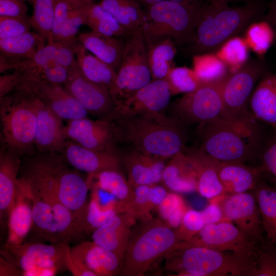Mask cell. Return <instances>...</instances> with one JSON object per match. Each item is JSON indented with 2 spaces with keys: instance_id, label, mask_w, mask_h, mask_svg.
Instances as JSON below:
<instances>
[{
  "instance_id": "6da1fadb",
  "label": "cell",
  "mask_w": 276,
  "mask_h": 276,
  "mask_svg": "<svg viewBox=\"0 0 276 276\" xmlns=\"http://www.w3.org/2000/svg\"><path fill=\"white\" fill-rule=\"evenodd\" d=\"M264 6L252 0L242 6H215L209 2L203 6L195 30L193 40L187 51L193 56L216 53L227 41L246 31L261 17Z\"/></svg>"
},
{
  "instance_id": "7a4b0ae2",
  "label": "cell",
  "mask_w": 276,
  "mask_h": 276,
  "mask_svg": "<svg viewBox=\"0 0 276 276\" xmlns=\"http://www.w3.org/2000/svg\"><path fill=\"white\" fill-rule=\"evenodd\" d=\"M250 114L203 125L200 148L221 162L256 161L267 133Z\"/></svg>"
},
{
  "instance_id": "3957f363",
  "label": "cell",
  "mask_w": 276,
  "mask_h": 276,
  "mask_svg": "<svg viewBox=\"0 0 276 276\" xmlns=\"http://www.w3.org/2000/svg\"><path fill=\"white\" fill-rule=\"evenodd\" d=\"M112 120L120 141L147 154L165 160L184 152L185 124L174 118L160 113Z\"/></svg>"
},
{
  "instance_id": "277c9868",
  "label": "cell",
  "mask_w": 276,
  "mask_h": 276,
  "mask_svg": "<svg viewBox=\"0 0 276 276\" xmlns=\"http://www.w3.org/2000/svg\"><path fill=\"white\" fill-rule=\"evenodd\" d=\"M167 256L169 270L190 276H254L257 258L186 241L179 242Z\"/></svg>"
},
{
  "instance_id": "5b68a950",
  "label": "cell",
  "mask_w": 276,
  "mask_h": 276,
  "mask_svg": "<svg viewBox=\"0 0 276 276\" xmlns=\"http://www.w3.org/2000/svg\"><path fill=\"white\" fill-rule=\"evenodd\" d=\"M205 3L165 1L145 8L143 32L147 49L168 38L179 46L191 43Z\"/></svg>"
},
{
  "instance_id": "8992f818",
  "label": "cell",
  "mask_w": 276,
  "mask_h": 276,
  "mask_svg": "<svg viewBox=\"0 0 276 276\" xmlns=\"http://www.w3.org/2000/svg\"><path fill=\"white\" fill-rule=\"evenodd\" d=\"M180 239L176 231L166 223L148 219L130 236L125 250L121 274L142 276L160 258L166 256Z\"/></svg>"
},
{
  "instance_id": "52a82bcc",
  "label": "cell",
  "mask_w": 276,
  "mask_h": 276,
  "mask_svg": "<svg viewBox=\"0 0 276 276\" xmlns=\"http://www.w3.org/2000/svg\"><path fill=\"white\" fill-rule=\"evenodd\" d=\"M25 165L52 186L61 202L72 214L74 222L82 218L89 202V185L67 166L62 156L45 154L32 158Z\"/></svg>"
},
{
  "instance_id": "ba28073f",
  "label": "cell",
  "mask_w": 276,
  "mask_h": 276,
  "mask_svg": "<svg viewBox=\"0 0 276 276\" xmlns=\"http://www.w3.org/2000/svg\"><path fill=\"white\" fill-rule=\"evenodd\" d=\"M14 89V94L1 98V130L7 146L20 150L34 143L37 125L35 96Z\"/></svg>"
},
{
  "instance_id": "9c48e42d",
  "label": "cell",
  "mask_w": 276,
  "mask_h": 276,
  "mask_svg": "<svg viewBox=\"0 0 276 276\" xmlns=\"http://www.w3.org/2000/svg\"><path fill=\"white\" fill-rule=\"evenodd\" d=\"M125 42L121 64L110 93L115 106L152 81L143 29L131 32Z\"/></svg>"
},
{
  "instance_id": "30bf717a",
  "label": "cell",
  "mask_w": 276,
  "mask_h": 276,
  "mask_svg": "<svg viewBox=\"0 0 276 276\" xmlns=\"http://www.w3.org/2000/svg\"><path fill=\"white\" fill-rule=\"evenodd\" d=\"M227 76L219 81L202 83L195 90L184 94L171 105V117L185 124L202 126L223 118L222 88Z\"/></svg>"
},
{
  "instance_id": "8fae6325",
  "label": "cell",
  "mask_w": 276,
  "mask_h": 276,
  "mask_svg": "<svg viewBox=\"0 0 276 276\" xmlns=\"http://www.w3.org/2000/svg\"><path fill=\"white\" fill-rule=\"evenodd\" d=\"M266 68L261 60H247L227 76L222 88L223 118L235 119L250 114L249 98Z\"/></svg>"
},
{
  "instance_id": "7c38bea8",
  "label": "cell",
  "mask_w": 276,
  "mask_h": 276,
  "mask_svg": "<svg viewBox=\"0 0 276 276\" xmlns=\"http://www.w3.org/2000/svg\"><path fill=\"white\" fill-rule=\"evenodd\" d=\"M22 272L36 268L68 270L71 260L70 244L25 242L18 245L5 244L1 249Z\"/></svg>"
},
{
  "instance_id": "4fadbf2b",
  "label": "cell",
  "mask_w": 276,
  "mask_h": 276,
  "mask_svg": "<svg viewBox=\"0 0 276 276\" xmlns=\"http://www.w3.org/2000/svg\"><path fill=\"white\" fill-rule=\"evenodd\" d=\"M186 242L222 251H231L234 254L252 257H257L260 243L245 235L228 220L206 225Z\"/></svg>"
},
{
  "instance_id": "5bb4252c",
  "label": "cell",
  "mask_w": 276,
  "mask_h": 276,
  "mask_svg": "<svg viewBox=\"0 0 276 276\" xmlns=\"http://www.w3.org/2000/svg\"><path fill=\"white\" fill-rule=\"evenodd\" d=\"M217 202L224 218L233 222L245 235L260 243L264 228L260 211L253 193H224Z\"/></svg>"
},
{
  "instance_id": "9a60e30c",
  "label": "cell",
  "mask_w": 276,
  "mask_h": 276,
  "mask_svg": "<svg viewBox=\"0 0 276 276\" xmlns=\"http://www.w3.org/2000/svg\"><path fill=\"white\" fill-rule=\"evenodd\" d=\"M166 79L152 80L115 106L111 119L164 113L172 96Z\"/></svg>"
},
{
  "instance_id": "2e32d148",
  "label": "cell",
  "mask_w": 276,
  "mask_h": 276,
  "mask_svg": "<svg viewBox=\"0 0 276 276\" xmlns=\"http://www.w3.org/2000/svg\"><path fill=\"white\" fill-rule=\"evenodd\" d=\"M15 88L33 94L62 119L70 121L87 116V111L63 85L27 79L19 74L18 82Z\"/></svg>"
},
{
  "instance_id": "e0dca14e",
  "label": "cell",
  "mask_w": 276,
  "mask_h": 276,
  "mask_svg": "<svg viewBox=\"0 0 276 276\" xmlns=\"http://www.w3.org/2000/svg\"><path fill=\"white\" fill-rule=\"evenodd\" d=\"M64 132L77 144L98 151L114 152L115 144L120 141L116 124L108 116L97 120L86 117L70 120Z\"/></svg>"
},
{
  "instance_id": "ac0fdd59",
  "label": "cell",
  "mask_w": 276,
  "mask_h": 276,
  "mask_svg": "<svg viewBox=\"0 0 276 276\" xmlns=\"http://www.w3.org/2000/svg\"><path fill=\"white\" fill-rule=\"evenodd\" d=\"M65 88L92 114L105 117L113 111L114 101L109 91L87 79L78 65L69 71Z\"/></svg>"
},
{
  "instance_id": "d6986e66",
  "label": "cell",
  "mask_w": 276,
  "mask_h": 276,
  "mask_svg": "<svg viewBox=\"0 0 276 276\" xmlns=\"http://www.w3.org/2000/svg\"><path fill=\"white\" fill-rule=\"evenodd\" d=\"M34 104L37 117L34 144L42 152L63 150L66 137L62 119L35 96Z\"/></svg>"
},
{
  "instance_id": "ffe728a7",
  "label": "cell",
  "mask_w": 276,
  "mask_h": 276,
  "mask_svg": "<svg viewBox=\"0 0 276 276\" xmlns=\"http://www.w3.org/2000/svg\"><path fill=\"white\" fill-rule=\"evenodd\" d=\"M33 225L32 202L29 186L21 176L18 178L15 201L8 221L6 244L18 245L23 243Z\"/></svg>"
},
{
  "instance_id": "44dd1931",
  "label": "cell",
  "mask_w": 276,
  "mask_h": 276,
  "mask_svg": "<svg viewBox=\"0 0 276 276\" xmlns=\"http://www.w3.org/2000/svg\"><path fill=\"white\" fill-rule=\"evenodd\" d=\"M63 150L67 163L90 177L104 170H119L121 159L114 152L95 150L66 141Z\"/></svg>"
},
{
  "instance_id": "7402d4cb",
  "label": "cell",
  "mask_w": 276,
  "mask_h": 276,
  "mask_svg": "<svg viewBox=\"0 0 276 276\" xmlns=\"http://www.w3.org/2000/svg\"><path fill=\"white\" fill-rule=\"evenodd\" d=\"M134 218L127 211L118 214L92 233V241L114 252L123 263Z\"/></svg>"
},
{
  "instance_id": "603a6c76",
  "label": "cell",
  "mask_w": 276,
  "mask_h": 276,
  "mask_svg": "<svg viewBox=\"0 0 276 276\" xmlns=\"http://www.w3.org/2000/svg\"><path fill=\"white\" fill-rule=\"evenodd\" d=\"M71 257L83 263L96 276H113L121 273L122 263L117 255L93 241H81L71 247Z\"/></svg>"
},
{
  "instance_id": "cb8c5ba5",
  "label": "cell",
  "mask_w": 276,
  "mask_h": 276,
  "mask_svg": "<svg viewBox=\"0 0 276 276\" xmlns=\"http://www.w3.org/2000/svg\"><path fill=\"white\" fill-rule=\"evenodd\" d=\"M194 170L197 191L203 197L213 199L225 193L218 177L220 162L201 149H195L186 153Z\"/></svg>"
},
{
  "instance_id": "d4e9b609",
  "label": "cell",
  "mask_w": 276,
  "mask_h": 276,
  "mask_svg": "<svg viewBox=\"0 0 276 276\" xmlns=\"http://www.w3.org/2000/svg\"><path fill=\"white\" fill-rule=\"evenodd\" d=\"M48 43L37 32L29 31L0 39V71L3 73L13 64L32 58Z\"/></svg>"
},
{
  "instance_id": "484cf974",
  "label": "cell",
  "mask_w": 276,
  "mask_h": 276,
  "mask_svg": "<svg viewBox=\"0 0 276 276\" xmlns=\"http://www.w3.org/2000/svg\"><path fill=\"white\" fill-rule=\"evenodd\" d=\"M248 107L258 121L276 128V72H266L259 80L249 98Z\"/></svg>"
},
{
  "instance_id": "4316f807",
  "label": "cell",
  "mask_w": 276,
  "mask_h": 276,
  "mask_svg": "<svg viewBox=\"0 0 276 276\" xmlns=\"http://www.w3.org/2000/svg\"><path fill=\"white\" fill-rule=\"evenodd\" d=\"M130 185L135 187L157 183L162 180L165 167L164 160L147 154L134 148L123 158Z\"/></svg>"
},
{
  "instance_id": "83f0119b",
  "label": "cell",
  "mask_w": 276,
  "mask_h": 276,
  "mask_svg": "<svg viewBox=\"0 0 276 276\" xmlns=\"http://www.w3.org/2000/svg\"><path fill=\"white\" fill-rule=\"evenodd\" d=\"M91 199L89 201L86 211L79 222L75 226L72 241H83L84 238L99 228L119 213L127 211L126 205L122 202L109 201L105 205H101L97 189L94 187Z\"/></svg>"
},
{
  "instance_id": "f1b7e54d",
  "label": "cell",
  "mask_w": 276,
  "mask_h": 276,
  "mask_svg": "<svg viewBox=\"0 0 276 276\" xmlns=\"http://www.w3.org/2000/svg\"><path fill=\"white\" fill-rule=\"evenodd\" d=\"M21 163L14 153L0 155V221L2 227L8 226V218L13 208Z\"/></svg>"
},
{
  "instance_id": "f546056e",
  "label": "cell",
  "mask_w": 276,
  "mask_h": 276,
  "mask_svg": "<svg viewBox=\"0 0 276 276\" xmlns=\"http://www.w3.org/2000/svg\"><path fill=\"white\" fill-rule=\"evenodd\" d=\"M77 40L95 56L118 71L125 48V38L105 35L91 31L81 33Z\"/></svg>"
},
{
  "instance_id": "4dcf8cb0",
  "label": "cell",
  "mask_w": 276,
  "mask_h": 276,
  "mask_svg": "<svg viewBox=\"0 0 276 276\" xmlns=\"http://www.w3.org/2000/svg\"><path fill=\"white\" fill-rule=\"evenodd\" d=\"M218 177L225 193L229 194L252 191L261 178L256 167L239 162H220Z\"/></svg>"
},
{
  "instance_id": "1f68e13d",
  "label": "cell",
  "mask_w": 276,
  "mask_h": 276,
  "mask_svg": "<svg viewBox=\"0 0 276 276\" xmlns=\"http://www.w3.org/2000/svg\"><path fill=\"white\" fill-rule=\"evenodd\" d=\"M162 181L175 192L197 191L195 172L186 153L181 152L170 158L164 168Z\"/></svg>"
},
{
  "instance_id": "d6a6232c",
  "label": "cell",
  "mask_w": 276,
  "mask_h": 276,
  "mask_svg": "<svg viewBox=\"0 0 276 276\" xmlns=\"http://www.w3.org/2000/svg\"><path fill=\"white\" fill-rule=\"evenodd\" d=\"M74 50L78 66L82 74L110 93L114 86L117 72L96 56L88 54L77 40L74 45Z\"/></svg>"
},
{
  "instance_id": "836d02e7",
  "label": "cell",
  "mask_w": 276,
  "mask_h": 276,
  "mask_svg": "<svg viewBox=\"0 0 276 276\" xmlns=\"http://www.w3.org/2000/svg\"><path fill=\"white\" fill-rule=\"evenodd\" d=\"M99 4L128 31L143 29L145 12L135 0H101Z\"/></svg>"
},
{
  "instance_id": "e575fe53",
  "label": "cell",
  "mask_w": 276,
  "mask_h": 276,
  "mask_svg": "<svg viewBox=\"0 0 276 276\" xmlns=\"http://www.w3.org/2000/svg\"><path fill=\"white\" fill-rule=\"evenodd\" d=\"M261 214L267 238L276 241V189L262 178L252 190Z\"/></svg>"
},
{
  "instance_id": "d590c367",
  "label": "cell",
  "mask_w": 276,
  "mask_h": 276,
  "mask_svg": "<svg viewBox=\"0 0 276 276\" xmlns=\"http://www.w3.org/2000/svg\"><path fill=\"white\" fill-rule=\"evenodd\" d=\"M96 179L94 186L113 195L123 202L128 211L133 199L134 190L128 179L118 170H107L90 177Z\"/></svg>"
},
{
  "instance_id": "8d00e7d4",
  "label": "cell",
  "mask_w": 276,
  "mask_h": 276,
  "mask_svg": "<svg viewBox=\"0 0 276 276\" xmlns=\"http://www.w3.org/2000/svg\"><path fill=\"white\" fill-rule=\"evenodd\" d=\"M176 52V44L170 38L147 49L148 62L152 80L166 78L173 67Z\"/></svg>"
},
{
  "instance_id": "74e56055",
  "label": "cell",
  "mask_w": 276,
  "mask_h": 276,
  "mask_svg": "<svg viewBox=\"0 0 276 276\" xmlns=\"http://www.w3.org/2000/svg\"><path fill=\"white\" fill-rule=\"evenodd\" d=\"M85 25L93 31L117 38H125L131 32L99 4L93 2L88 5Z\"/></svg>"
},
{
  "instance_id": "f35d334b",
  "label": "cell",
  "mask_w": 276,
  "mask_h": 276,
  "mask_svg": "<svg viewBox=\"0 0 276 276\" xmlns=\"http://www.w3.org/2000/svg\"><path fill=\"white\" fill-rule=\"evenodd\" d=\"M193 59V70L201 83L219 81L231 74L229 67L216 54L196 55Z\"/></svg>"
},
{
  "instance_id": "ab89813d",
  "label": "cell",
  "mask_w": 276,
  "mask_h": 276,
  "mask_svg": "<svg viewBox=\"0 0 276 276\" xmlns=\"http://www.w3.org/2000/svg\"><path fill=\"white\" fill-rule=\"evenodd\" d=\"M256 161L261 178L276 189V128L266 134Z\"/></svg>"
},
{
  "instance_id": "60d3db41",
  "label": "cell",
  "mask_w": 276,
  "mask_h": 276,
  "mask_svg": "<svg viewBox=\"0 0 276 276\" xmlns=\"http://www.w3.org/2000/svg\"><path fill=\"white\" fill-rule=\"evenodd\" d=\"M57 0H35L33 12L30 17L32 26L47 40L51 41Z\"/></svg>"
},
{
  "instance_id": "b9f144b4",
  "label": "cell",
  "mask_w": 276,
  "mask_h": 276,
  "mask_svg": "<svg viewBox=\"0 0 276 276\" xmlns=\"http://www.w3.org/2000/svg\"><path fill=\"white\" fill-rule=\"evenodd\" d=\"M165 79L169 84L172 96L192 92L202 83L193 69L185 66H173Z\"/></svg>"
},
{
  "instance_id": "7bdbcfd3",
  "label": "cell",
  "mask_w": 276,
  "mask_h": 276,
  "mask_svg": "<svg viewBox=\"0 0 276 276\" xmlns=\"http://www.w3.org/2000/svg\"><path fill=\"white\" fill-rule=\"evenodd\" d=\"M157 207L163 219L173 228L179 227L188 210L182 198L175 193H167Z\"/></svg>"
},
{
  "instance_id": "ee69618b",
  "label": "cell",
  "mask_w": 276,
  "mask_h": 276,
  "mask_svg": "<svg viewBox=\"0 0 276 276\" xmlns=\"http://www.w3.org/2000/svg\"><path fill=\"white\" fill-rule=\"evenodd\" d=\"M247 48L244 39L237 36L227 41L216 54L236 72L247 61Z\"/></svg>"
},
{
  "instance_id": "f6af8a7d",
  "label": "cell",
  "mask_w": 276,
  "mask_h": 276,
  "mask_svg": "<svg viewBox=\"0 0 276 276\" xmlns=\"http://www.w3.org/2000/svg\"><path fill=\"white\" fill-rule=\"evenodd\" d=\"M18 73L21 77L27 79L44 81L63 85L68 77L69 71L52 61L44 66L30 68Z\"/></svg>"
},
{
  "instance_id": "bcb514c9",
  "label": "cell",
  "mask_w": 276,
  "mask_h": 276,
  "mask_svg": "<svg viewBox=\"0 0 276 276\" xmlns=\"http://www.w3.org/2000/svg\"><path fill=\"white\" fill-rule=\"evenodd\" d=\"M274 244L268 238L267 240L264 239L260 243L254 276H276V247Z\"/></svg>"
},
{
  "instance_id": "7dc6e473",
  "label": "cell",
  "mask_w": 276,
  "mask_h": 276,
  "mask_svg": "<svg viewBox=\"0 0 276 276\" xmlns=\"http://www.w3.org/2000/svg\"><path fill=\"white\" fill-rule=\"evenodd\" d=\"M251 24L246 30V44L260 54L265 53L273 43V35L268 24L264 20Z\"/></svg>"
},
{
  "instance_id": "c3c4849f",
  "label": "cell",
  "mask_w": 276,
  "mask_h": 276,
  "mask_svg": "<svg viewBox=\"0 0 276 276\" xmlns=\"http://www.w3.org/2000/svg\"><path fill=\"white\" fill-rule=\"evenodd\" d=\"M93 0H57L51 41H56L64 20L72 13L80 10Z\"/></svg>"
},
{
  "instance_id": "681fc988",
  "label": "cell",
  "mask_w": 276,
  "mask_h": 276,
  "mask_svg": "<svg viewBox=\"0 0 276 276\" xmlns=\"http://www.w3.org/2000/svg\"><path fill=\"white\" fill-rule=\"evenodd\" d=\"M205 225L202 211L188 209L176 231L180 239L188 241Z\"/></svg>"
},
{
  "instance_id": "f907efd6",
  "label": "cell",
  "mask_w": 276,
  "mask_h": 276,
  "mask_svg": "<svg viewBox=\"0 0 276 276\" xmlns=\"http://www.w3.org/2000/svg\"><path fill=\"white\" fill-rule=\"evenodd\" d=\"M90 3L68 16L61 27L56 41H71L76 39V35L80 26L85 25Z\"/></svg>"
},
{
  "instance_id": "816d5d0a",
  "label": "cell",
  "mask_w": 276,
  "mask_h": 276,
  "mask_svg": "<svg viewBox=\"0 0 276 276\" xmlns=\"http://www.w3.org/2000/svg\"><path fill=\"white\" fill-rule=\"evenodd\" d=\"M30 17L0 16V39L17 36L30 31Z\"/></svg>"
},
{
  "instance_id": "f5cc1de1",
  "label": "cell",
  "mask_w": 276,
  "mask_h": 276,
  "mask_svg": "<svg viewBox=\"0 0 276 276\" xmlns=\"http://www.w3.org/2000/svg\"><path fill=\"white\" fill-rule=\"evenodd\" d=\"M151 185H140L134 188V197L129 212L134 216L145 215L155 206L150 197Z\"/></svg>"
},
{
  "instance_id": "db71d44e",
  "label": "cell",
  "mask_w": 276,
  "mask_h": 276,
  "mask_svg": "<svg viewBox=\"0 0 276 276\" xmlns=\"http://www.w3.org/2000/svg\"><path fill=\"white\" fill-rule=\"evenodd\" d=\"M77 40L71 41H58L54 61L67 68L68 71L78 65L74 45Z\"/></svg>"
},
{
  "instance_id": "11a10c76",
  "label": "cell",
  "mask_w": 276,
  "mask_h": 276,
  "mask_svg": "<svg viewBox=\"0 0 276 276\" xmlns=\"http://www.w3.org/2000/svg\"><path fill=\"white\" fill-rule=\"evenodd\" d=\"M27 6L23 0H0V16H27Z\"/></svg>"
},
{
  "instance_id": "9f6ffc18",
  "label": "cell",
  "mask_w": 276,
  "mask_h": 276,
  "mask_svg": "<svg viewBox=\"0 0 276 276\" xmlns=\"http://www.w3.org/2000/svg\"><path fill=\"white\" fill-rule=\"evenodd\" d=\"M201 211L205 225L226 220L220 205L217 201H212Z\"/></svg>"
},
{
  "instance_id": "6f0895ef",
  "label": "cell",
  "mask_w": 276,
  "mask_h": 276,
  "mask_svg": "<svg viewBox=\"0 0 276 276\" xmlns=\"http://www.w3.org/2000/svg\"><path fill=\"white\" fill-rule=\"evenodd\" d=\"M19 79V74L14 72L11 74L1 75L0 77V98L7 95L14 90L17 86Z\"/></svg>"
},
{
  "instance_id": "680465c9",
  "label": "cell",
  "mask_w": 276,
  "mask_h": 276,
  "mask_svg": "<svg viewBox=\"0 0 276 276\" xmlns=\"http://www.w3.org/2000/svg\"><path fill=\"white\" fill-rule=\"evenodd\" d=\"M1 276H22V271L5 255L1 254Z\"/></svg>"
},
{
  "instance_id": "91938a15",
  "label": "cell",
  "mask_w": 276,
  "mask_h": 276,
  "mask_svg": "<svg viewBox=\"0 0 276 276\" xmlns=\"http://www.w3.org/2000/svg\"><path fill=\"white\" fill-rule=\"evenodd\" d=\"M68 271L74 276H96L83 263L71 257L68 266Z\"/></svg>"
},
{
  "instance_id": "94428289",
  "label": "cell",
  "mask_w": 276,
  "mask_h": 276,
  "mask_svg": "<svg viewBox=\"0 0 276 276\" xmlns=\"http://www.w3.org/2000/svg\"><path fill=\"white\" fill-rule=\"evenodd\" d=\"M264 20L268 24L272 30L273 43L276 45V0H273L270 4Z\"/></svg>"
},
{
  "instance_id": "6125c7cd",
  "label": "cell",
  "mask_w": 276,
  "mask_h": 276,
  "mask_svg": "<svg viewBox=\"0 0 276 276\" xmlns=\"http://www.w3.org/2000/svg\"><path fill=\"white\" fill-rule=\"evenodd\" d=\"M58 272L53 268H36L23 272L22 276H53Z\"/></svg>"
},
{
  "instance_id": "be15d7a7",
  "label": "cell",
  "mask_w": 276,
  "mask_h": 276,
  "mask_svg": "<svg viewBox=\"0 0 276 276\" xmlns=\"http://www.w3.org/2000/svg\"><path fill=\"white\" fill-rule=\"evenodd\" d=\"M142 7L146 8L156 3L165 1H171L180 3H205L204 0H135Z\"/></svg>"
},
{
  "instance_id": "e7e4bbea",
  "label": "cell",
  "mask_w": 276,
  "mask_h": 276,
  "mask_svg": "<svg viewBox=\"0 0 276 276\" xmlns=\"http://www.w3.org/2000/svg\"><path fill=\"white\" fill-rule=\"evenodd\" d=\"M251 1L252 0H208L211 4L215 6L228 5L229 3L238 1H244L247 3Z\"/></svg>"
},
{
  "instance_id": "03108f58",
  "label": "cell",
  "mask_w": 276,
  "mask_h": 276,
  "mask_svg": "<svg viewBox=\"0 0 276 276\" xmlns=\"http://www.w3.org/2000/svg\"><path fill=\"white\" fill-rule=\"evenodd\" d=\"M23 1H28L32 2L33 4L35 0H23Z\"/></svg>"
},
{
  "instance_id": "003e7915",
  "label": "cell",
  "mask_w": 276,
  "mask_h": 276,
  "mask_svg": "<svg viewBox=\"0 0 276 276\" xmlns=\"http://www.w3.org/2000/svg\"><path fill=\"white\" fill-rule=\"evenodd\" d=\"M275 244H276V242H275Z\"/></svg>"
}]
</instances>
